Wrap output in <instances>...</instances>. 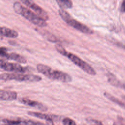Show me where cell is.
I'll use <instances>...</instances> for the list:
<instances>
[{"label": "cell", "mask_w": 125, "mask_h": 125, "mask_svg": "<svg viewBox=\"0 0 125 125\" xmlns=\"http://www.w3.org/2000/svg\"><path fill=\"white\" fill-rule=\"evenodd\" d=\"M1 125H43L40 122L21 118L3 119L1 121Z\"/></svg>", "instance_id": "8992f818"}, {"label": "cell", "mask_w": 125, "mask_h": 125, "mask_svg": "<svg viewBox=\"0 0 125 125\" xmlns=\"http://www.w3.org/2000/svg\"><path fill=\"white\" fill-rule=\"evenodd\" d=\"M59 13L62 19L70 26L83 33L88 34H93V31L90 28L72 18V17H71V16L64 10L62 9H60L59 10Z\"/></svg>", "instance_id": "277c9868"}, {"label": "cell", "mask_w": 125, "mask_h": 125, "mask_svg": "<svg viewBox=\"0 0 125 125\" xmlns=\"http://www.w3.org/2000/svg\"><path fill=\"white\" fill-rule=\"evenodd\" d=\"M55 48L59 53L67 57L74 64L87 74L92 76H94L96 74L95 70L90 65L75 55L67 52L62 45L57 44L55 45Z\"/></svg>", "instance_id": "7a4b0ae2"}, {"label": "cell", "mask_w": 125, "mask_h": 125, "mask_svg": "<svg viewBox=\"0 0 125 125\" xmlns=\"http://www.w3.org/2000/svg\"><path fill=\"white\" fill-rule=\"evenodd\" d=\"M119 45H120V46H121L122 48H123L124 49H125V45L122 44H119Z\"/></svg>", "instance_id": "d6986e66"}, {"label": "cell", "mask_w": 125, "mask_h": 125, "mask_svg": "<svg viewBox=\"0 0 125 125\" xmlns=\"http://www.w3.org/2000/svg\"><path fill=\"white\" fill-rule=\"evenodd\" d=\"M62 123L63 125H77L74 121L69 118H65L63 119Z\"/></svg>", "instance_id": "e0dca14e"}, {"label": "cell", "mask_w": 125, "mask_h": 125, "mask_svg": "<svg viewBox=\"0 0 125 125\" xmlns=\"http://www.w3.org/2000/svg\"><path fill=\"white\" fill-rule=\"evenodd\" d=\"M38 71L48 78L61 81L64 83H69L72 81L71 76L63 72L52 69L48 66L42 64H38L37 65Z\"/></svg>", "instance_id": "3957f363"}, {"label": "cell", "mask_w": 125, "mask_h": 125, "mask_svg": "<svg viewBox=\"0 0 125 125\" xmlns=\"http://www.w3.org/2000/svg\"><path fill=\"white\" fill-rule=\"evenodd\" d=\"M17 93L10 90H0V99L1 101H13L17 98Z\"/></svg>", "instance_id": "30bf717a"}, {"label": "cell", "mask_w": 125, "mask_h": 125, "mask_svg": "<svg viewBox=\"0 0 125 125\" xmlns=\"http://www.w3.org/2000/svg\"><path fill=\"white\" fill-rule=\"evenodd\" d=\"M19 101L23 104L36 108L42 111H46L47 110V107L45 105L36 101H33L27 98H21Z\"/></svg>", "instance_id": "9c48e42d"}, {"label": "cell", "mask_w": 125, "mask_h": 125, "mask_svg": "<svg viewBox=\"0 0 125 125\" xmlns=\"http://www.w3.org/2000/svg\"><path fill=\"white\" fill-rule=\"evenodd\" d=\"M86 120L90 125H104L101 121L91 118H87Z\"/></svg>", "instance_id": "2e32d148"}, {"label": "cell", "mask_w": 125, "mask_h": 125, "mask_svg": "<svg viewBox=\"0 0 125 125\" xmlns=\"http://www.w3.org/2000/svg\"><path fill=\"white\" fill-rule=\"evenodd\" d=\"M28 115L31 116H33L35 117L36 118L41 119H43V120H45L48 121V122H50V123H52V121L53 120L56 119L58 117L54 115H51V114H45V113H41L40 112H34V111H28L27 112Z\"/></svg>", "instance_id": "8fae6325"}, {"label": "cell", "mask_w": 125, "mask_h": 125, "mask_svg": "<svg viewBox=\"0 0 125 125\" xmlns=\"http://www.w3.org/2000/svg\"><path fill=\"white\" fill-rule=\"evenodd\" d=\"M121 11L123 12H125V0H124L122 3Z\"/></svg>", "instance_id": "ac0fdd59"}, {"label": "cell", "mask_w": 125, "mask_h": 125, "mask_svg": "<svg viewBox=\"0 0 125 125\" xmlns=\"http://www.w3.org/2000/svg\"><path fill=\"white\" fill-rule=\"evenodd\" d=\"M108 81L112 85L123 89L125 90V83L121 82L111 74L108 75Z\"/></svg>", "instance_id": "5bb4252c"}, {"label": "cell", "mask_w": 125, "mask_h": 125, "mask_svg": "<svg viewBox=\"0 0 125 125\" xmlns=\"http://www.w3.org/2000/svg\"><path fill=\"white\" fill-rule=\"evenodd\" d=\"M1 36L10 38H16L18 37V33L14 30L5 27H0Z\"/></svg>", "instance_id": "7c38bea8"}, {"label": "cell", "mask_w": 125, "mask_h": 125, "mask_svg": "<svg viewBox=\"0 0 125 125\" xmlns=\"http://www.w3.org/2000/svg\"><path fill=\"white\" fill-rule=\"evenodd\" d=\"M59 6L62 9H66L72 7V2L71 0H55Z\"/></svg>", "instance_id": "9a60e30c"}, {"label": "cell", "mask_w": 125, "mask_h": 125, "mask_svg": "<svg viewBox=\"0 0 125 125\" xmlns=\"http://www.w3.org/2000/svg\"><path fill=\"white\" fill-rule=\"evenodd\" d=\"M3 57L7 59L16 61L21 63H25L27 62V61L25 58L19 54L15 53H12L10 54L7 53Z\"/></svg>", "instance_id": "4fadbf2b"}, {"label": "cell", "mask_w": 125, "mask_h": 125, "mask_svg": "<svg viewBox=\"0 0 125 125\" xmlns=\"http://www.w3.org/2000/svg\"><path fill=\"white\" fill-rule=\"evenodd\" d=\"M0 78L1 80H16L20 82H39L42 80V78L38 75L15 73H3L0 75Z\"/></svg>", "instance_id": "5b68a950"}, {"label": "cell", "mask_w": 125, "mask_h": 125, "mask_svg": "<svg viewBox=\"0 0 125 125\" xmlns=\"http://www.w3.org/2000/svg\"><path fill=\"white\" fill-rule=\"evenodd\" d=\"M13 7L16 13L21 15L34 24L40 27H43L47 26V23L45 20L22 6L20 3L18 2H15Z\"/></svg>", "instance_id": "6da1fadb"}, {"label": "cell", "mask_w": 125, "mask_h": 125, "mask_svg": "<svg viewBox=\"0 0 125 125\" xmlns=\"http://www.w3.org/2000/svg\"><path fill=\"white\" fill-rule=\"evenodd\" d=\"M25 5L32 9L39 16L45 20L49 19L47 13L41 7L36 4L32 0H21Z\"/></svg>", "instance_id": "52a82bcc"}, {"label": "cell", "mask_w": 125, "mask_h": 125, "mask_svg": "<svg viewBox=\"0 0 125 125\" xmlns=\"http://www.w3.org/2000/svg\"><path fill=\"white\" fill-rule=\"evenodd\" d=\"M0 66L1 68L8 71L24 72L26 71V68L25 67H22L18 63H10L5 62L2 60H0Z\"/></svg>", "instance_id": "ba28073f"}, {"label": "cell", "mask_w": 125, "mask_h": 125, "mask_svg": "<svg viewBox=\"0 0 125 125\" xmlns=\"http://www.w3.org/2000/svg\"><path fill=\"white\" fill-rule=\"evenodd\" d=\"M114 125H115V124H114Z\"/></svg>", "instance_id": "ffe728a7"}]
</instances>
